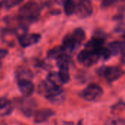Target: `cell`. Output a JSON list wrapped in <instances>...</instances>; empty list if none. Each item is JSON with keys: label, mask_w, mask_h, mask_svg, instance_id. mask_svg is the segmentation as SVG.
Wrapping results in <instances>:
<instances>
[{"label": "cell", "mask_w": 125, "mask_h": 125, "mask_svg": "<svg viewBox=\"0 0 125 125\" xmlns=\"http://www.w3.org/2000/svg\"><path fill=\"white\" fill-rule=\"evenodd\" d=\"M103 45H104V39L101 36H96L92 37L89 41H88L86 43L85 47L86 48L88 49L99 51L104 47Z\"/></svg>", "instance_id": "5bb4252c"}, {"label": "cell", "mask_w": 125, "mask_h": 125, "mask_svg": "<svg viewBox=\"0 0 125 125\" xmlns=\"http://www.w3.org/2000/svg\"><path fill=\"white\" fill-rule=\"evenodd\" d=\"M40 39L39 34H23L18 37V41L21 47L26 48L37 43Z\"/></svg>", "instance_id": "9c48e42d"}, {"label": "cell", "mask_w": 125, "mask_h": 125, "mask_svg": "<svg viewBox=\"0 0 125 125\" xmlns=\"http://www.w3.org/2000/svg\"><path fill=\"white\" fill-rule=\"evenodd\" d=\"M97 73L109 82L116 81L124 75L123 70L116 66H103L100 67Z\"/></svg>", "instance_id": "5b68a950"}, {"label": "cell", "mask_w": 125, "mask_h": 125, "mask_svg": "<svg viewBox=\"0 0 125 125\" xmlns=\"http://www.w3.org/2000/svg\"><path fill=\"white\" fill-rule=\"evenodd\" d=\"M67 52L65 51V50L64 49V48L62 46L60 47H55L52 49H51L48 52V56L50 59H56L57 60L58 59L61 58L62 56L67 55Z\"/></svg>", "instance_id": "2e32d148"}, {"label": "cell", "mask_w": 125, "mask_h": 125, "mask_svg": "<svg viewBox=\"0 0 125 125\" xmlns=\"http://www.w3.org/2000/svg\"><path fill=\"white\" fill-rule=\"evenodd\" d=\"M93 12V5L90 0H78L76 3L75 13L80 18L89 17Z\"/></svg>", "instance_id": "ba28073f"}, {"label": "cell", "mask_w": 125, "mask_h": 125, "mask_svg": "<svg viewBox=\"0 0 125 125\" xmlns=\"http://www.w3.org/2000/svg\"><path fill=\"white\" fill-rule=\"evenodd\" d=\"M23 0H4V6L6 9H10L20 4Z\"/></svg>", "instance_id": "ffe728a7"}, {"label": "cell", "mask_w": 125, "mask_h": 125, "mask_svg": "<svg viewBox=\"0 0 125 125\" xmlns=\"http://www.w3.org/2000/svg\"><path fill=\"white\" fill-rule=\"evenodd\" d=\"M103 94V90L101 86L95 83H91L81 92V96L87 101H95L99 100Z\"/></svg>", "instance_id": "52a82bcc"}, {"label": "cell", "mask_w": 125, "mask_h": 125, "mask_svg": "<svg viewBox=\"0 0 125 125\" xmlns=\"http://www.w3.org/2000/svg\"><path fill=\"white\" fill-rule=\"evenodd\" d=\"M14 107L12 103L5 97H1L0 102V114L1 116H6L10 115L13 111Z\"/></svg>", "instance_id": "4fadbf2b"}, {"label": "cell", "mask_w": 125, "mask_h": 125, "mask_svg": "<svg viewBox=\"0 0 125 125\" xmlns=\"http://www.w3.org/2000/svg\"><path fill=\"white\" fill-rule=\"evenodd\" d=\"M54 114V112L48 108H44L37 111L34 114V122L36 123H42L46 122Z\"/></svg>", "instance_id": "7c38bea8"}, {"label": "cell", "mask_w": 125, "mask_h": 125, "mask_svg": "<svg viewBox=\"0 0 125 125\" xmlns=\"http://www.w3.org/2000/svg\"><path fill=\"white\" fill-rule=\"evenodd\" d=\"M117 0H102V4L103 7H110L114 4Z\"/></svg>", "instance_id": "44dd1931"}, {"label": "cell", "mask_w": 125, "mask_h": 125, "mask_svg": "<svg viewBox=\"0 0 125 125\" xmlns=\"http://www.w3.org/2000/svg\"><path fill=\"white\" fill-rule=\"evenodd\" d=\"M48 83H50L51 85L55 86H58V87H62V85L64 83L59 73H56V72H53L51 73L48 75L47 76V80H46Z\"/></svg>", "instance_id": "e0dca14e"}, {"label": "cell", "mask_w": 125, "mask_h": 125, "mask_svg": "<svg viewBox=\"0 0 125 125\" xmlns=\"http://www.w3.org/2000/svg\"><path fill=\"white\" fill-rule=\"evenodd\" d=\"M38 92L54 105L62 104L65 99V94L62 87L53 86L47 81L40 83Z\"/></svg>", "instance_id": "6da1fadb"}, {"label": "cell", "mask_w": 125, "mask_h": 125, "mask_svg": "<svg viewBox=\"0 0 125 125\" xmlns=\"http://www.w3.org/2000/svg\"><path fill=\"white\" fill-rule=\"evenodd\" d=\"M18 86L20 92L24 97H29L34 90V86L31 81H24L18 83Z\"/></svg>", "instance_id": "30bf717a"}, {"label": "cell", "mask_w": 125, "mask_h": 125, "mask_svg": "<svg viewBox=\"0 0 125 125\" xmlns=\"http://www.w3.org/2000/svg\"><path fill=\"white\" fill-rule=\"evenodd\" d=\"M40 14V5L34 1L27 2L23 4L20 9L18 17L21 22L31 23L36 21Z\"/></svg>", "instance_id": "7a4b0ae2"}, {"label": "cell", "mask_w": 125, "mask_h": 125, "mask_svg": "<svg viewBox=\"0 0 125 125\" xmlns=\"http://www.w3.org/2000/svg\"><path fill=\"white\" fill-rule=\"evenodd\" d=\"M108 48L111 51L112 56L116 55L119 53H122L125 50V42L114 41L108 44Z\"/></svg>", "instance_id": "9a60e30c"}, {"label": "cell", "mask_w": 125, "mask_h": 125, "mask_svg": "<svg viewBox=\"0 0 125 125\" xmlns=\"http://www.w3.org/2000/svg\"><path fill=\"white\" fill-rule=\"evenodd\" d=\"M122 37H123V38L125 40V34H123V36H122Z\"/></svg>", "instance_id": "d4e9b609"}, {"label": "cell", "mask_w": 125, "mask_h": 125, "mask_svg": "<svg viewBox=\"0 0 125 125\" xmlns=\"http://www.w3.org/2000/svg\"><path fill=\"white\" fill-rule=\"evenodd\" d=\"M64 10L67 15H72L76 11V3L74 0H68L64 4Z\"/></svg>", "instance_id": "ac0fdd59"}, {"label": "cell", "mask_w": 125, "mask_h": 125, "mask_svg": "<svg viewBox=\"0 0 125 125\" xmlns=\"http://www.w3.org/2000/svg\"><path fill=\"white\" fill-rule=\"evenodd\" d=\"M85 38V32L81 28L75 29L70 34L67 35L63 41L62 47L67 52L73 53L81 45L82 41Z\"/></svg>", "instance_id": "3957f363"}, {"label": "cell", "mask_w": 125, "mask_h": 125, "mask_svg": "<svg viewBox=\"0 0 125 125\" xmlns=\"http://www.w3.org/2000/svg\"><path fill=\"white\" fill-rule=\"evenodd\" d=\"M121 62L122 64H125V50L122 53V56H121Z\"/></svg>", "instance_id": "603a6c76"}, {"label": "cell", "mask_w": 125, "mask_h": 125, "mask_svg": "<svg viewBox=\"0 0 125 125\" xmlns=\"http://www.w3.org/2000/svg\"><path fill=\"white\" fill-rule=\"evenodd\" d=\"M67 1H68V0H56V1L58 4H62V5H64V4Z\"/></svg>", "instance_id": "cb8c5ba5"}, {"label": "cell", "mask_w": 125, "mask_h": 125, "mask_svg": "<svg viewBox=\"0 0 125 125\" xmlns=\"http://www.w3.org/2000/svg\"><path fill=\"white\" fill-rule=\"evenodd\" d=\"M15 78L18 82L24 81H31L32 78V73L28 68L25 67H19L15 70Z\"/></svg>", "instance_id": "8fae6325"}, {"label": "cell", "mask_w": 125, "mask_h": 125, "mask_svg": "<svg viewBox=\"0 0 125 125\" xmlns=\"http://www.w3.org/2000/svg\"><path fill=\"white\" fill-rule=\"evenodd\" d=\"M105 125H125V120L121 118H109L105 121Z\"/></svg>", "instance_id": "d6986e66"}, {"label": "cell", "mask_w": 125, "mask_h": 125, "mask_svg": "<svg viewBox=\"0 0 125 125\" xmlns=\"http://www.w3.org/2000/svg\"><path fill=\"white\" fill-rule=\"evenodd\" d=\"M101 59L100 50H92L85 48L81 51L78 55V62L85 66V67H91Z\"/></svg>", "instance_id": "277c9868"}, {"label": "cell", "mask_w": 125, "mask_h": 125, "mask_svg": "<svg viewBox=\"0 0 125 125\" xmlns=\"http://www.w3.org/2000/svg\"><path fill=\"white\" fill-rule=\"evenodd\" d=\"M16 105L20 111L26 116H31L35 114L37 103L35 100L30 97H23L16 100Z\"/></svg>", "instance_id": "8992f818"}, {"label": "cell", "mask_w": 125, "mask_h": 125, "mask_svg": "<svg viewBox=\"0 0 125 125\" xmlns=\"http://www.w3.org/2000/svg\"><path fill=\"white\" fill-rule=\"evenodd\" d=\"M0 54H1V59H4V56L7 54V51L6 50L1 49V53H0Z\"/></svg>", "instance_id": "7402d4cb"}]
</instances>
